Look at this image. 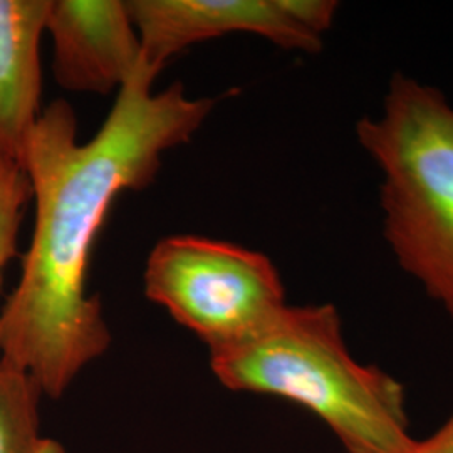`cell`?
<instances>
[{"mask_svg":"<svg viewBox=\"0 0 453 453\" xmlns=\"http://www.w3.org/2000/svg\"><path fill=\"white\" fill-rule=\"evenodd\" d=\"M158 74L143 59L89 142L78 140L76 114L63 99L41 113L27 140L22 168L35 220L20 279L0 309V359L50 400L111 344L88 271L116 196L148 187L163 153L190 142L213 108V99H194L180 82L153 91Z\"/></svg>","mask_w":453,"mask_h":453,"instance_id":"cell-1","label":"cell"},{"mask_svg":"<svg viewBox=\"0 0 453 453\" xmlns=\"http://www.w3.org/2000/svg\"><path fill=\"white\" fill-rule=\"evenodd\" d=\"M209 357L226 388L304 406L348 453H408L415 443L403 385L355 359L333 304H286L259 329Z\"/></svg>","mask_w":453,"mask_h":453,"instance_id":"cell-2","label":"cell"},{"mask_svg":"<svg viewBox=\"0 0 453 453\" xmlns=\"http://www.w3.org/2000/svg\"><path fill=\"white\" fill-rule=\"evenodd\" d=\"M357 136L383 177V235L395 259L453 319L452 106L398 73Z\"/></svg>","mask_w":453,"mask_h":453,"instance_id":"cell-3","label":"cell"},{"mask_svg":"<svg viewBox=\"0 0 453 453\" xmlns=\"http://www.w3.org/2000/svg\"><path fill=\"white\" fill-rule=\"evenodd\" d=\"M146 297L211 349L242 340L286 303L279 271L265 254L200 235H172L153 247Z\"/></svg>","mask_w":453,"mask_h":453,"instance_id":"cell-4","label":"cell"},{"mask_svg":"<svg viewBox=\"0 0 453 453\" xmlns=\"http://www.w3.org/2000/svg\"><path fill=\"white\" fill-rule=\"evenodd\" d=\"M146 65L158 73L180 50L226 34H257L303 52L323 48L338 4L331 0H130Z\"/></svg>","mask_w":453,"mask_h":453,"instance_id":"cell-5","label":"cell"},{"mask_svg":"<svg viewBox=\"0 0 453 453\" xmlns=\"http://www.w3.org/2000/svg\"><path fill=\"white\" fill-rule=\"evenodd\" d=\"M54 80L67 91H119L143 61L140 35L127 2L50 0Z\"/></svg>","mask_w":453,"mask_h":453,"instance_id":"cell-6","label":"cell"},{"mask_svg":"<svg viewBox=\"0 0 453 453\" xmlns=\"http://www.w3.org/2000/svg\"><path fill=\"white\" fill-rule=\"evenodd\" d=\"M49 7L50 0H0V158L20 168L42 113L39 44Z\"/></svg>","mask_w":453,"mask_h":453,"instance_id":"cell-7","label":"cell"},{"mask_svg":"<svg viewBox=\"0 0 453 453\" xmlns=\"http://www.w3.org/2000/svg\"><path fill=\"white\" fill-rule=\"evenodd\" d=\"M42 391L27 372L0 359V453H65L41 434Z\"/></svg>","mask_w":453,"mask_h":453,"instance_id":"cell-8","label":"cell"},{"mask_svg":"<svg viewBox=\"0 0 453 453\" xmlns=\"http://www.w3.org/2000/svg\"><path fill=\"white\" fill-rule=\"evenodd\" d=\"M31 196L27 173L0 158V288L5 267L17 256V235Z\"/></svg>","mask_w":453,"mask_h":453,"instance_id":"cell-9","label":"cell"},{"mask_svg":"<svg viewBox=\"0 0 453 453\" xmlns=\"http://www.w3.org/2000/svg\"><path fill=\"white\" fill-rule=\"evenodd\" d=\"M408 453H453V413L434 435L415 440Z\"/></svg>","mask_w":453,"mask_h":453,"instance_id":"cell-10","label":"cell"}]
</instances>
